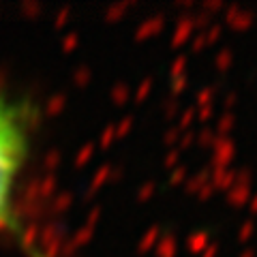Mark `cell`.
<instances>
[{"label":"cell","instance_id":"6da1fadb","mask_svg":"<svg viewBox=\"0 0 257 257\" xmlns=\"http://www.w3.org/2000/svg\"><path fill=\"white\" fill-rule=\"evenodd\" d=\"M32 109L0 88V236L18 238L30 257H43L35 251L24 225L15 212V193L30 152Z\"/></svg>","mask_w":257,"mask_h":257}]
</instances>
